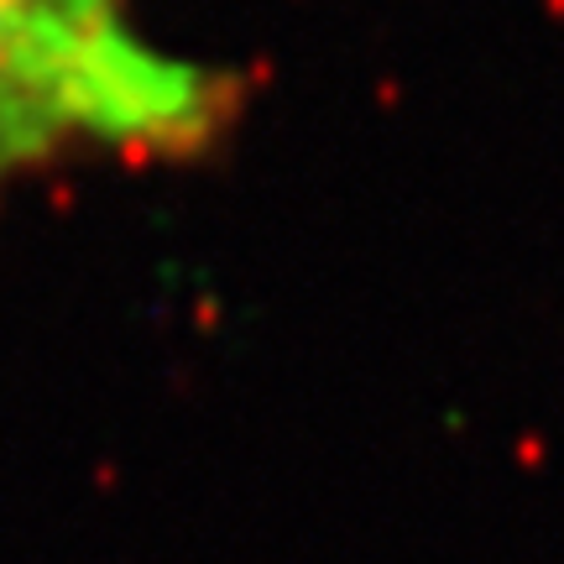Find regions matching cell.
I'll return each instance as SVG.
<instances>
[{
  "instance_id": "1",
  "label": "cell",
  "mask_w": 564,
  "mask_h": 564,
  "mask_svg": "<svg viewBox=\"0 0 564 564\" xmlns=\"http://www.w3.org/2000/svg\"><path fill=\"white\" fill-rule=\"evenodd\" d=\"M236 116V74L158 47L121 0H0V199L74 152L199 158Z\"/></svg>"
}]
</instances>
